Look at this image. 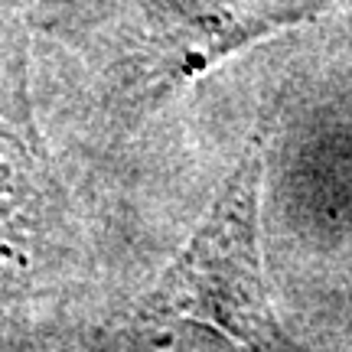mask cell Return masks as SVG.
Here are the masks:
<instances>
[{
    "label": "cell",
    "instance_id": "obj_1",
    "mask_svg": "<svg viewBox=\"0 0 352 352\" xmlns=\"http://www.w3.org/2000/svg\"><path fill=\"white\" fill-rule=\"evenodd\" d=\"M258 176L261 153L248 151L239 173L215 199L209 222L151 294L147 316L199 320L222 329L228 340L245 342L252 352L277 342L254 239Z\"/></svg>",
    "mask_w": 352,
    "mask_h": 352
},
{
    "label": "cell",
    "instance_id": "obj_2",
    "mask_svg": "<svg viewBox=\"0 0 352 352\" xmlns=\"http://www.w3.org/2000/svg\"><path fill=\"white\" fill-rule=\"evenodd\" d=\"M333 0H166L164 20L170 39V82L196 72L248 39L274 26L327 7Z\"/></svg>",
    "mask_w": 352,
    "mask_h": 352
},
{
    "label": "cell",
    "instance_id": "obj_3",
    "mask_svg": "<svg viewBox=\"0 0 352 352\" xmlns=\"http://www.w3.org/2000/svg\"><path fill=\"white\" fill-rule=\"evenodd\" d=\"M50 186L52 176L30 121L26 88L13 82L0 95V267L26 261V248L50 206Z\"/></svg>",
    "mask_w": 352,
    "mask_h": 352
}]
</instances>
